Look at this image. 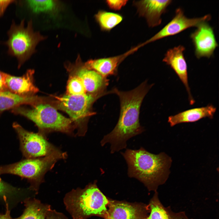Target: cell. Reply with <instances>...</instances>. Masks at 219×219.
Segmentation results:
<instances>
[{
    "mask_svg": "<svg viewBox=\"0 0 219 219\" xmlns=\"http://www.w3.org/2000/svg\"><path fill=\"white\" fill-rule=\"evenodd\" d=\"M152 85H148L145 81L129 91L114 88L110 91L119 97L120 115L116 125L110 133L103 137L100 144L103 146L109 144L111 154L126 148L129 139L144 131L139 122L140 108L144 98Z\"/></svg>",
    "mask_w": 219,
    "mask_h": 219,
    "instance_id": "obj_1",
    "label": "cell"
},
{
    "mask_svg": "<svg viewBox=\"0 0 219 219\" xmlns=\"http://www.w3.org/2000/svg\"><path fill=\"white\" fill-rule=\"evenodd\" d=\"M121 154L127 165L128 176L140 181L149 191H157L168 179L172 160L165 153L155 154L141 147L137 150L127 149Z\"/></svg>",
    "mask_w": 219,
    "mask_h": 219,
    "instance_id": "obj_2",
    "label": "cell"
},
{
    "mask_svg": "<svg viewBox=\"0 0 219 219\" xmlns=\"http://www.w3.org/2000/svg\"><path fill=\"white\" fill-rule=\"evenodd\" d=\"M96 181L83 189L78 188L64 198L66 209L73 219H87L93 216L104 218L109 202L96 185Z\"/></svg>",
    "mask_w": 219,
    "mask_h": 219,
    "instance_id": "obj_3",
    "label": "cell"
},
{
    "mask_svg": "<svg viewBox=\"0 0 219 219\" xmlns=\"http://www.w3.org/2000/svg\"><path fill=\"white\" fill-rule=\"evenodd\" d=\"M66 154L60 150L50 155L34 158L23 159L16 162L0 166V175L9 174L27 179L30 188L38 192L44 176L58 160L65 158Z\"/></svg>",
    "mask_w": 219,
    "mask_h": 219,
    "instance_id": "obj_4",
    "label": "cell"
},
{
    "mask_svg": "<svg viewBox=\"0 0 219 219\" xmlns=\"http://www.w3.org/2000/svg\"><path fill=\"white\" fill-rule=\"evenodd\" d=\"M12 112L33 122L38 128L39 132L45 136L46 133L52 131L73 134L71 120L49 104H37L32 108L21 106L12 109Z\"/></svg>",
    "mask_w": 219,
    "mask_h": 219,
    "instance_id": "obj_5",
    "label": "cell"
},
{
    "mask_svg": "<svg viewBox=\"0 0 219 219\" xmlns=\"http://www.w3.org/2000/svg\"><path fill=\"white\" fill-rule=\"evenodd\" d=\"M9 38L5 43L8 53L17 59L20 67L34 53L37 45L46 38L39 32L34 31L32 20L25 26V20L18 25L13 22L8 32Z\"/></svg>",
    "mask_w": 219,
    "mask_h": 219,
    "instance_id": "obj_6",
    "label": "cell"
},
{
    "mask_svg": "<svg viewBox=\"0 0 219 219\" xmlns=\"http://www.w3.org/2000/svg\"><path fill=\"white\" fill-rule=\"evenodd\" d=\"M20 144V149L25 158H34L51 155L59 150L47 140L39 132L26 130L16 122L12 124Z\"/></svg>",
    "mask_w": 219,
    "mask_h": 219,
    "instance_id": "obj_7",
    "label": "cell"
},
{
    "mask_svg": "<svg viewBox=\"0 0 219 219\" xmlns=\"http://www.w3.org/2000/svg\"><path fill=\"white\" fill-rule=\"evenodd\" d=\"M95 98L93 95L86 93L76 96L68 94L57 98L58 107L66 112L72 121L78 126L77 134L79 136H82L85 134L82 124Z\"/></svg>",
    "mask_w": 219,
    "mask_h": 219,
    "instance_id": "obj_8",
    "label": "cell"
},
{
    "mask_svg": "<svg viewBox=\"0 0 219 219\" xmlns=\"http://www.w3.org/2000/svg\"><path fill=\"white\" fill-rule=\"evenodd\" d=\"M211 17L210 15L207 14L200 17L188 18L184 15L181 8H178L170 22L150 38L139 44V46L141 47L157 40L176 35L191 27H196L201 23L209 21Z\"/></svg>",
    "mask_w": 219,
    "mask_h": 219,
    "instance_id": "obj_9",
    "label": "cell"
},
{
    "mask_svg": "<svg viewBox=\"0 0 219 219\" xmlns=\"http://www.w3.org/2000/svg\"><path fill=\"white\" fill-rule=\"evenodd\" d=\"M149 212L148 205L109 199L104 219H147Z\"/></svg>",
    "mask_w": 219,
    "mask_h": 219,
    "instance_id": "obj_10",
    "label": "cell"
},
{
    "mask_svg": "<svg viewBox=\"0 0 219 219\" xmlns=\"http://www.w3.org/2000/svg\"><path fill=\"white\" fill-rule=\"evenodd\" d=\"M207 22L200 24L190 36L194 47L195 55L198 59L210 58L218 46L214 29Z\"/></svg>",
    "mask_w": 219,
    "mask_h": 219,
    "instance_id": "obj_11",
    "label": "cell"
},
{
    "mask_svg": "<svg viewBox=\"0 0 219 219\" xmlns=\"http://www.w3.org/2000/svg\"><path fill=\"white\" fill-rule=\"evenodd\" d=\"M185 47L181 45L169 49L166 51L162 61L175 71L184 85L191 105L195 102L191 94L188 80L187 65L184 55Z\"/></svg>",
    "mask_w": 219,
    "mask_h": 219,
    "instance_id": "obj_12",
    "label": "cell"
},
{
    "mask_svg": "<svg viewBox=\"0 0 219 219\" xmlns=\"http://www.w3.org/2000/svg\"><path fill=\"white\" fill-rule=\"evenodd\" d=\"M74 66L76 71V75L82 81L86 92L90 94L99 92L104 95L109 93L106 91L109 83L107 78L83 64L79 55Z\"/></svg>",
    "mask_w": 219,
    "mask_h": 219,
    "instance_id": "obj_13",
    "label": "cell"
},
{
    "mask_svg": "<svg viewBox=\"0 0 219 219\" xmlns=\"http://www.w3.org/2000/svg\"><path fill=\"white\" fill-rule=\"evenodd\" d=\"M172 2L171 0H146L134 1L133 3L139 15L145 19L149 27H154L161 24L162 15Z\"/></svg>",
    "mask_w": 219,
    "mask_h": 219,
    "instance_id": "obj_14",
    "label": "cell"
},
{
    "mask_svg": "<svg viewBox=\"0 0 219 219\" xmlns=\"http://www.w3.org/2000/svg\"><path fill=\"white\" fill-rule=\"evenodd\" d=\"M34 71L29 69L22 76H15L4 73L7 90L23 96L31 95L38 91L34 83Z\"/></svg>",
    "mask_w": 219,
    "mask_h": 219,
    "instance_id": "obj_15",
    "label": "cell"
},
{
    "mask_svg": "<svg viewBox=\"0 0 219 219\" xmlns=\"http://www.w3.org/2000/svg\"><path fill=\"white\" fill-rule=\"evenodd\" d=\"M135 50L133 48L123 54L107 57L90 59L85 64L89 69L93 70L103 76L107 78L116 74L120 64L127 56Z\"/></svg>",
    "mask_w": 219,
    "mask_h": 219,
    "instance_id": "obj_16",
    "label": "cell"
},
{
    "mask_svg": "<svg viewBox=\"0 0 219 219\" xmlns=\"http://www.w3.org/2000/svg\"><path fill=\"white\" fill-rule=\"evenodd\" d=\"M216 110V108L212 105L192 108L169 116L168 122L172 127L179 123L195 122L203 118L212 119Z\"/></svg>",
    "mask_w": 219,
    "mask_h": 219,
    "instance_id": "obj_17",
    "label": "cell"
},
{
    "mask_svg": "<svg viewBox=\"0 0 219 219\" xmlns=\"http://www.w3.org/2000/svg\"><path fill=\"white\" fill-rule=\"evenodd\" d=\"M148 205L149 212L147 219H193L189 218L184 211L175 212L170 206L165 207L159 200L157 191Z\"/></svg>",
    "mask_w": 219,
    "mask_h": 219,
    "instance_id": "obj_18",
    "label": "cell"
},
{
    "mask_svg": "<svg viewBox=\"0 0 219 219\" xmlns=\"http://www.w3.org/2000/svg\"><path fill=\"white\" fill-rule=\"evenodd\" d=\"M39 99L33 95L23 96L8 90L0 91V114L4 111L12 109L23 105L34 106Z\"/></svg>",
    "mask_w": 219,
    "mask_h": 219,
    "instance_id": "obj_19",
    "label": "cell"
},
{
    "mask_svg": "<svg viewBox=\"0 0 219 219\" xmlns=\"http://www.w3.org/2000/svg\"><path fill=\"white\" fill-rule=\"evenodd\" d=\"M25 208L22 214L15 219H45L50 205L42 203L35 198H29L25 202Z\"/></svg>",
    "mask_w": 219,
    "mask_h": 219,
    "instance_id": "obj_20",
    "label": "cell"
},
{
    "mask_svg": "<svg viewBox=\"0 0 219 219\" xmlns=\"http://www.w3.org/2000/svg\"><path fill=\"white\" fill-rule=\"evenodd\" d=\"M95 19L103 31L109 32L123 20L120 14L103 10H99L95 15Z\"/></svg>",
    "mask_w": 219,
    "mask_h": 219,
    "instance_id": "obj_21",
    "label": "cell"
},
{
    "mask_svg": "<svg viewBox=\"0 0 219 219\" xmlns=\"http://www.w3.org/2000/svg\"><path fill=\"white\" fill-rule=\"evenodd\" d=\"M27 2L31 10L36 13L54 14L56 13L60 8L59 3L55 0H28Z\"/></svg>",
    "mask_w": 219,
    "mask_h": 219,
    "instance_id": "obj_22",
    "label": "cell"
},
{
    "mask_svg": "<svg viewBox=\"0 0 219 219\" xmlns=\"http://www.w3.org/2000/svg\"><path fill=\"white\" fill-rule=\"evenodd\" d=\"M68 95H80L86 94V90L83 84L77 76L71 77L69 80L67 85Z\"/></svg>",
    "mask_w": 219,
    "mask_h": 219,
    "instance_id": "obj_23",
    "label": "cell"
},
{
    "mask_svg": "<svg viewBox=\"0 0 219 219\" xmlns=\"http://www.w3.org/2000/svg\"><path fill=\"white\" fill-rule=\"evenodd\" d=\"M17 188L14 187L3 181L0 177V196L4 199L17 192Z\"/></svg>",
    "mask_w": 219,
    "mask_h": 219,
    "instance_id": "obj_24",
    "label": "cell"
},
{
    "mask_svg": "<svg viewBox=\"0 0 219 219\" xmlns=\"http://www.w3.org/2000/svg\"><path fill=\"white\" fill-rule=\"evenodd\" d=\"M128 1L127 0H107L106 1V3L110 9L115 11H118L120 10L125 5Z\"/></svg>",
    "mask_w": 219,
    "mask_h": 219,
    "instance_id": "obj_25",
    "label": "cell"
},
{
    "mask_svg": "<svg viewBox=\"0 0 219 219\" xmlns=\"http://www.w3.org/2000/svg\"><path fill=\"white\" fill-rule=\"evenodd\" d=\"M45 219H68V218L63 213L57 212L55 210H52L51 208L47 212Z\"/></svg>",
    "mask_w": 219,
    "mask_h": 219,
    "instance_id": "obj_26",
    "label": "cell"
},
{
    "mask_svg": "<svg viewBox=\"0 0 219 219\" xmlns=\"http://www.w3.org/2000/svg\"><path fill=\"white\" fill-rule=\"evenodd\" d=\"M15 1L14 0H0V16L3 15L8 6Z\"/></svg>",
    "mask_w": 219,
    "mask_h": 219,
    "instance_id": "obj_27",
    "label": "cell"
},
{
    "mask_svg": "<svg viewBox=\"0 0 219 219\" xmlns=\"http://www.w3.org/2000/svg\"><path fill=\"white\" fill-rule=\"evenodd\" d=\"M7 90L4 77V73L0 71V91Z\"/></svg>",
    "mask_w": 219,
    "mask_h": 219,
    "instance_id": "obj_28",
    "label": "cell"
},
{
    "mask_svg": "<svg viewBox=\"0 0 219 219\" xmlns=\"http://www.w3.org/2000/svg\"><path fill=\"white\" fill-rule=\"evenodd\" d=\"M6 211L5 214H0V219H15L12 218L10 215V211L8 205L6 203Z\"/></svg>",
    "mask_w": 219,
    "mask_h": 219,
    "instance_id": "obj_29",
    "label": "cell"
}]
</instances>
